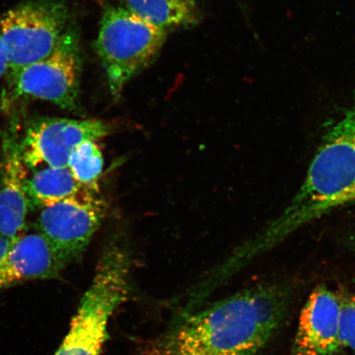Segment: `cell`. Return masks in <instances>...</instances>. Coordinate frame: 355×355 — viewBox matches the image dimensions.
Listing matches in <instances>:
<instances>
[{
  "mask_svg": "<svg viewBox=\"0 0 355 355\" xmlns=\"http://www.w3.org/2000/svg\"><path fill=\"white\" fill-rule=\"evenodd\" d=\"M166 40V29L141 19L128 8H105L95 49L115 98L133 78L157 59Z\"/></svg>",
  "mask_w": 355,
  "mask_h": 355,
  "instance_id": "cell-4",
  "label": "cell"
},
{
  "mask_svg": "<svg viewBox=\"0 0 355 355\" xmlns=\"http://www.w3.org/2000/svg\"><path fill=\"white\" fill-rule=\"evenodd\" d=\"M355 203V103L324 136L303 185L285 211L230 257L242 268L309 222Z\"/></svg>",
  "mask_w": 355,
  "mask_h": 355,
  "instance_id": "cell-2",
  "label": "cell"
},
{
  "mask_svg": "<svg viewBox=\"0 0 355 355\" xmlns=\"http://www.w3.org/2000/svg\"><path fill=\"white\" fill-rule=\"evenodd\" d=\"M132 291V261L125 239L106 243L94 277L83 296L63 343L55 355H101L108 326Z\"/></svg>",
  "mask_w": 355,
  "mask_h": 355,
  "instance_id": "cell-3",
  "label": "cell"
},
{
  "mask_svg": "<svg viewBox=\"0 0 355 355\" xmlns=\"http://www.w3.org/2000/svg\"><path fill=\"white\" fill-rule=\"evenodd\" d=\"M291 288L261 284L175 318L137 355H257L281 329Z\"/></svg>",
  "mask_w": 355,
  "mask_h": 355,
  "instance_id": "cell-1",
  "label": "cell"
},
{
  "mask_svg": "<svg viewBox=\"0 0 355 355\" xmlns=\"http://www.w3.org/2000/svg\"><path fill=\"white\" fill-rule=\"evenodd\" d=\"M111 132L109 124L99 119L44 117L29 123L21 139V153L26 167H65L80 144L97 141Z\"/></svg>",
  "mask_w": 355,
  "mask_h": 355,
  "instance_id": "cell-8",
  "label": "cell"
},
{
  "mask_svg": "<svg viewBox=\"0 0 355 355\" xmlns=\"http://www.w3.org/2000/svg\"><path fill=\"white\" fill-rule=\"evenodd\" d=\"M126 8L164 29L194 26L201 19L197 0H124Z\"/></svg>",
  "mask_w": 355,
  "mask_h": 355,
  "instance_id": "cell-13",
  "label": "cell"
},
{
  "mask_svg": "<svg viewBox=\"0 0 355 355\" xmlns=\"http://www.w3.org/2000/svg\"><path fill=\"white\" fill-rule=\"evenodd\" d=\"M20 141L13 122L3 137L0 179V233L13 243L26 234L29 210L25 189L26 166L21 157Z\"/></svg>",
  "mask_w": 355,
  "mask_h": 355,
  "instance_id": "cell-10",
  "label": "cell"
},
{
  "mask_svg": "<svg viewBox=\"0 0 355 355\" xmlns=\"http://www.w3.org/2000/svg\"><path fill=\"white\" fill-rule=\"evenodd\" d=\"M8 69H10V66H8L6 49H4L1 37H0V80L8 74Z\"/></svg>",
  "mask_w": 355,
  "mask_h": 355,
  "instance_id": "cell-16",
  "label": "cell"
},
{
  "mask_svg": "<svg viewBox=\"0 0 355 355\" xmlns=\"http://www.w3.org/2000/svg\"><path fill=\"white\" fill-rule=\"evenodd\" d=\"M340 339L344 349L355 354V293L343 297L340 312Z\"/></svg>",
  "mask_w": 355,
  "mask_h": 355,
  "instance_id": "cell-15",
  "label": "cell"
},
{
  "mask_svg": "<svg viewBox=\"0 0 355 355\" xmlns=\"http://www.w3.org/2000/svg\"><path fill=\"white\" fill-rule=\"evenodd\" d=\"M15 243H13L11 239L4 236L3 234L0 233V263L6 259Z\"/></svg>",
  "mask_w": 355,
  "mask_h": 355,
  "instance_id": "cell-17",
  "label": "cell"
},
{
  "mask_svg": "<svg viewBox=\"0 0 355 355\" xmlns=\"http://www.w3.org/2000/svg\"><path fill=\"white\" fill-rule=\"evenodd\" d=\"M96 141L88 140L80 144L70 155L67 166L83 188L99 192L104 157Z\"/></svg>",
  "mask_w": 355,
  "mask_h": 355,
  "instance_id": "cell-14",
  "label": "cell"
},
{
  "mask_svg": "<svg viewBox=\"0 0 355 355\" xmlns=\"http://www.w3.org/2000/svg\"><path fill=\"white\" fill-rule=\"evenodd\" d=\"M105 211L99 192L84 189L73 197L43 208L37 228L67 266L82 259Z\"/></svg>",
  "mask_w": 355,
  "mask_h": 355,
  "instance_id": "cell-7",
  "label": "cell"
},
{
  "mask_svg": "<svg viewBox=\"0 0 355 355\" xmlns=\"http://www.w3.org/2000/svg\"><path fill=\"white\" fill-rule=\"evenodd\" d=\"M343 296L325 286L313 291L302 309L291 355H334L343 349Z\"/></svg>",
  "mask_w": 355,
  "mask_h": 355,
  "instance_id": "cell-9",
  "label": "cell"
},
{
  "mask_svg": "<svg viewBox=\"0 0 355 355\" xmlns=\"http://www.w3.org/2000/svg\"><path fill=\"white\" fill-rule=\"evenodd\" d=\"M68 7L61 0H32L0 19L10 77L50 55L68 31Z\"/></svg>",
  "mask_w": 355,
  "mask_h": 355,
  "instance_id": "cell-5",
  "label": "cell"
},
{
  "mask_svg": "<svg viewBox=\"0 0 355 355\" xmlns=\"http://www.w3.org/2000/svg\"><path fill=\"white\" fill-rule=\"evenodd\" d=\"M81 70L78 39L68 29L50 55L10 77V98L28 97L78 111Z\"/></svg>",
  "mask_w": 355,
  "mask_h": 355,
  "instance_id": "cell-6",
  "label": "cell"
},
{
  "mask_svg": "<svg viewBox=\"0 0 355 355\" xmlns=\"http://www.w3.org/2000/svg\"><path fill=\"white\" fill-rule=\"evenodd\" d=\"M26 193L29 209L42 210L63 200L75 196L84 189L68 166H46L26 178Z\"/></svg>",
  "mask_w": 355,
  "mask_h": 355,
  "instance_id": "cell-12",
  "label": "cell"
},
{
  "mask_svg": "<svg viewBox=\"0 0 355 355\" xmlns=\"http://www.w3.org/2000/svg\"><path fill=\"white\" fill-rule=\"evenodd\" d=\"M350 247H352V250H354L355 252V237H354L352 239V241H350Z\"/></svg>",
  "mask_w": 355,
  "mask_h": 355,
  "instance_id": "cell-18",
  "label": "cell"
},
{
  "mask_svg": "<svg viewBox=\"0 0 355 355\" xmlns=\"http://www.w3.org/2000/svg\"><path fill=\"white\" fill-rule=\"evenodd\" d=\"M65 268L41 233L26 234L0 263V291L35 279L59 278Z\"/></svg>",
  "mask_w": 355,
  "mask_h": 355,
  "instance_id": "cell-11",
  "label": "cell"
}]
</instances>
